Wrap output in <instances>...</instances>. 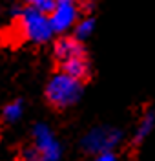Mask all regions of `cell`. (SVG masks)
I'll list each match as a JSON object with an SVG mask.
<instances>
[{"instance_id":"cell-5","label":"cell","mask_w":155,"mask_h":161,"mask_svg":"<svg viewBox=\"0 0 155 161\" xmlns=\"http://www.w3.org/2000/svg\"><path fill=\"white\" fill-rule=\"evenodd\" d=\"M33 137H35V147L42 154L44 161H59L60 159V154H62L60 143L57 141L55 134L49 130L48 125L39 123L33 128Z\"/></svg>"},{"instance_id":"cell-7","label":"cell","mask_w":155,"mask_h":161,"mask_svg":"<svg viewBox=\"0 0 155 161\" xmlns=\"http://www.w3.org/2000/svg\"><path fill=\"white\" fill-rule=\"evenodd\" d=\"M84 48L80 44V39L77 37H60V39L55 42V57L60 60H66L70 57H75V55H82Z\"/></svg>"},{"instance_id":"cell-6","label":"cell","mask_w":155,"mask_h":161,"mask_svg":"<svg viewBox=\"0 0 155 161\" xmlns=\"http://www.w3.org/2000/svg\"><path fill=\"white\" fill-rule=\"evenodd\" d=\"M60 68L62 71L73 75L75 79L79 80H86L91 73V68H90V60L86 57V53L82 55H75V57H70V59L62 60L60 62Z\"/></svg>"},{"instance_id":"cell-14","label":"cell","mask_w":155,"mask_h":161,"mask_svg":"<svg viewBox=\"0 0 155 161\" xmlns=\"http://www.w3.org/2000/svg\"><path fill=\"white\" fill-rule=\"evenodd\" d=\"M93 2H95V0H80V11L82 9L91 11L93 9Z\"/></svg>"},{"instance_id":"cell-15","label":"cell","mask_w":155,"mask_h":161,"mask_svg":"<svg viewBox=\"0 0 155 161\" xmlns=\"http://www.w3.org/2000/svg\"><path fill=\"white\" fill-rule=\"evenodd\" d=\"M66 2H77V0H66Z\"/></svg>"},{"instance_id":"cell-2","label":"cell","mask_w":155,"mask_h":161,"mask_svg":"<svg viewBox=\"0 0 155 161\" xmlns=\"http://www.w3.org/2000/svg\"><path fill=\"white\" fill-rule=\"evenodd\" d=\"M15 20L18 22V30H20L22 37L35 42V44L48 42L53 37V33H55L49 15L35 9L31 6L22 8L18 17Z\"/></svg>"},{"instance_id":"cell-12","label":"cell","mask_w":155,"mask_h":161,"mask_svg":"<svg viewBox=\"0 0 155 161\" xmlns=\"http://www.w3.org/2000/svg\"><path fill=\"white\" fill-rule=\"evenodd\" d=\"M24 161H44V158H42V154L39 152V148L33 147V148L24 152Z\"/></svg>"},{"instance_id":"cell-1","label":"cell","mask_w":155,"mask_h":161,"mask_svg":"<svg viewBox=\"0 0 155 161\" xmlns=\"http://www.w3.org/2000/svg\"><path fill=\"white\" fill-rule=\"evenodd\" d=\"M82 95V80L75 79L66 71L55 73L46 86V99L53 108L64 110L73 106Z\"/></svg>"},{"instance_id":"cell-3","label":"cell","mask_w":155,"mask_h":161,"mask_svg":"<svg viewBox=\"0 0 155 161\" xmlns=\"http://www.w3.org/2000/svg\"><path fill=\"white\" fill-rule=\"evenodd\" d=\"M122 141V132L113 126H97L91 128L84 136L82 148L88 154H101V152H111L115 150Z\"/></svg>"},{"instance_id":"cell-11","label":"cell","mask_w":155,"mask_h":161,"mask_svg":"<svg viewBox=\"0 0 155 161\" xmlns=\"http://www.w3.org/2000/svg\"><path fill=\"white\" fill-rule=\"evenodd\" d=\"M57 2L59 0H26V6H31L35 9L42 11V13L51 15V11L57 8Z\"/></svg>"},{"instance_id":"cell-9","label":"cell","mask_w":155,"mask_h":161,"mask_svg":"<svg viewBox=\"0 0 155 161\" xmlns=\"http://www.w3.org/2000/svg\"><path fill=\"white\" fill-rule=\"evenodd\" d=\"M93 30H95V20L90 19V17H86V19H79V22L75 24V37L77 39H88V37H91Z\"/></svg>"},{"instance_id":"cell-4","label":"cell","mask_w":155,"mask_h":161,"mask_svg":"<svg viewBox=\"0 0 155 161\" xmlns=\"http://www.w3.org/2000/svg\"><path fill=\"white\" fill-rule=\"evenodd\" d=\"M79 15H80V6L77 2L59 0L57 8L49 15L55 33H66L68 30L75 28V24L79 22Z\"/></svg>"},{"instance_id":"cell-8","label":"cell","mask_w":155,"mask_h":161,"mask_svg":"<svg viewBox=\"0 0 155 161\" xmlns=\"http://www.w3.org/2000/svg\"><path fill=\"white\" fill-rule=\"evenodd\" d=\"M155 128V112L153 110H148L142 115V119L139 123V126H137V130H135V136H133V143L135 145H141L142 141L153 132Z\"/></svg>"},{"instance_id":"cell-13","label":"cell","mask_w":155,"mask_h":161,"mask_svg":"<svg viewBox=\"0 0 155 161\" xmlns=\"http://www.w3.org/2000/svg\"><path fill=\"white\" fill-rule=\"evenodd\" d=\"M95 161H119L113 152H101L95 156Z\"/></svg>"},{"instance_id":"cell-10","label":"cell","mask_w":155,"mask_h":161,"mask_svg":"<svg viewBox=\"0 0 155 161\" xmlns=\"http://www.w3.org/2000/svg\"><path fill=\"white\" fill-rule=\"evenodd\" d=\"M22 115V101H13L9 103L6 108H4V117L6 121H9V123H15V121H18Z\"/></svg>"}]
</instances>
